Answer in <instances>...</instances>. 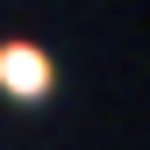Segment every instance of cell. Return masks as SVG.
<instances>
[{
    "label": "cell",
    "mask_w": 150,
    "mask_h": 150,
    "mask_svg": "<svg viewBox=\"0 0 150 150\" xmlns=\"http://www.w3.org/2000/svg\"><path fill=\"white\" fill-rule=\"evenodd\" d=\"M0 86H14V93H43V86H50V64L36 57L29 43H7V50H0Z\"/></svg>",
    "instance_id": "6da1fadb"
}]
</instances>
